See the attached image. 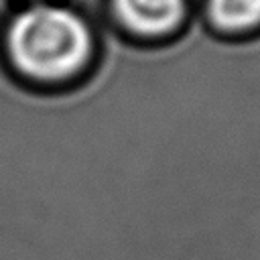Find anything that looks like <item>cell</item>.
Listing matches in <instances>:
<instances>
[{"instance_id":"obj_1","label":"cell","mask_w":260,"mask_h":260,"mask_svg":"<svg viewBox=\"0 0 260 260\" xmlns=\"http://www.w3.org/2000/svg\"><path fill=\"white\" fill-rule=\"evenodd\" d=\"M6 45L12 63L24 75L37 81H61L87 63L91 32L69 8L35 4L12 18Z\"/></svg>"},{"instance_id":"obj_2","label":"cell","mask_w":260,"mask_h":260,"mask_svg":"<svg viewBox=\"0 0 260 260\" xmlns=\"http://www.w3.org/2000/svg\"><path fill=\"white\" fill-rule=\"evenodd\" d=\"M114 10L132 32L162 37L183 20L185 0H114Z\"/></svg>"},{"instance_id":"obj_3","label":"cell","mask_w":260,"mask_h":260,"mask_svg":"<svg viewBox=\"0 0 260 260\" xmlns=\"http://www.w3.org/2000/svg\"><path fill=\"white\" fill-rule=\"evenodd\" d=\"M209 16L228 32H246L260 24V0H209Z\"/></svg>"}]
</instances>
